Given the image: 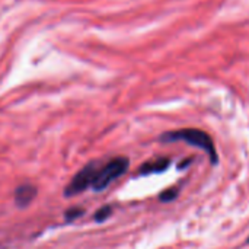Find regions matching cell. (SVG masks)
I'll return each mask as SVG.
<instances>
[{
    "label": "cell",
    "instance_id": "cell-1",
    "mask_svg": "<svg viewBox=\"0 0 249 249\" xmlns=\"http://www.w3.org/2000/svg\"><path fill=\"white\" fill-rule=\"evenodd\" d=\"M162 140L165 142H185L190 146L198 147L201 150H204L213 163L217 162V152L214 147V143L212 140V137L203 131V130H197V128H182V130H177V131H169L166 134L162 136Z\"/></svg>",
    "mask_w": 249,
    "mask_h": 249
},
{
    "label": "cell",
    "instance_id": "cell-2",
    "mask_svg": "<svg viewBox=\"0 0 249 249\" xmlns=\"http://www.w3.org/2000/svg\"><path fill=\"white\" fill-rule=\"evenodd\" d=\"M128 159L124 158V156H120V158H115L112 160H109L108 163H105L101 169L96 171V175H95V179H93V184H92V188L95 191H104L105 188H108L114 181H117L120 177H123L127 169H128Z\"/></svg>",
    "mask_w": 249,
    "mask_h": 249
},
{
    "label": "cell",
    "instance_id": "cell-3",
    "mask_svg": "<svg viewBox=\"0 0 249 249\" xmlns=\"http://www.w3.org/2000/svg\"><path fill=\"white\" fill-rule=\"evenodd\" d=\"M96 163L92 162L89 165H86L85 168H82L74 177L73 179L70 181V184L66 187L64 190V196L66 197H74L80 193H83L86 188L92 187L93 184V179H95V175H96Z\"/></svg>",
    "mask_w": 249,
    "mask_h": 249
},
{
    "label": "cell",
    "instance_id": "cell-4",
    "mask_svg": "<svg viewBox=\"0 0 249 249\" xmlns=\"http://www.w3.org/2000/svg\"><path fill=\"white\" fill-rule=\"evenodd\" d=\"M36 196V188L31 184H25L16 188L15 191V203L19 207H25L28 204H31V201L35 198Z\"/></svg>",
    "mask_w": 249,
    "mask_h": 249
},
{
    "label": "cell",
    "instance_id": "cell-5",
    "mask_svg": "<svg viewBox=\"0 0 249 249\" xmlns=\"http://www.w3.org/2000/svg\"><path fill=\"white\" fill-rule=\"evenodd\" d=\"M169 166V159L166 158H156L152 159L140 166V174L142 175H149V174H156V172H163Z\"/></svg>",
    "mask_w": 249,
    "mask_h": 249
},
{
    "label": "cell",
    "instance_id": "cell-6",
    "mask_svg": "<svg viewBox=\"0 0 249 249\" xmlns=\"http://www.w3.org/2000/svg\"><path fill=\"white\" fill-rule=\"evenodd\" d=\"M111 214H112V207H111V206H104V207H101V209L95 213V220H96L98 223H102V222H105Z\"/></svg>",
    "mask_w": 249,
    "mask_h": 249
},
{
    "label": "cell",
    "instance_id": "cell-7",
    "mask_svg": "<svg viewBox=\"0 0 249 249\" xmlns=\"http://www.w3.org/2000/svg\"><path fill=\"white\" fill-rule=\"evenodd\" d=\"M82 214H83V210H82V209H79V207L70 209V210L66 212V220H67V222H73V220H76L77 217H80Z\"/></svg>",
    "mask_w": 249,
    "mask_h": 249
},
{
    "label": "cell",
    "instance_id": "cell-8",
    "mask_svg": "<svg viewBox=\"0 0 249 249\" xmlns=\"http://www.w3.org/2000/svg\"><path fill=\"white\" fill-rule=\"evenodd\" d=\"M177 196H178V191L177 190H166L165 193L160 194V200L165 201V203H168V201H172Z\"/></svg>",
    "mask_w": 249,
    "mask_h": 249
}]
</instances>
